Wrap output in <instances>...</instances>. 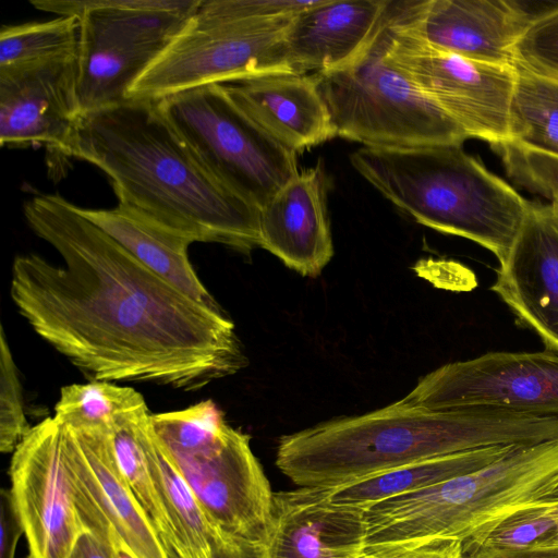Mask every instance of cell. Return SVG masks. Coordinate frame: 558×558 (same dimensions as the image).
Here are the masks:
<instances>
[{
  "mask_svg": "<svg viewBox=\"0 0 558 558\" xmlns=\"http://www.w3.org/2000/svg\"><path fill=\"white\" fill-rule=\"evenodd\" d=\"M147 408L131 387L90 380L61 387L54 417L72 429L111 428L123 417Z\"/></svg>",
  "mask_w": 558,
  "mask_h": 558,
  "instance_id": "484cf974",
  "label": "cell"
},
{
  "mask_svg": "<svg viewBox=\"0 0 558 558\" xmlns=\"http://www.w3.org/2000/svg\"><path fill=\"white\" fill-rule=\"evenodd\" d=\"M32 426L28 425L17 368L3 327L0 336V450L13 452Z\"/></svg>",
  "mask_w": 558,
  "mask_h": 558,
  "instance_id": "1f68e13d",
  "label": "cell"
},
{
  "mask_svg": "<svg viewBox=\"0 0 558 558\" xmlns=\"http://www.w3.org/2000/svg\"><path fill=\"white\" fill-rule=\"evenodd\" d=\"M81 116L76 53L0 69L1 146H45L68 157Z\"/></svg>",
  "mask_w": 558,
  "mask_h": 558,
  "instance_id": "9a60e30c",
  "label": "cell"
},
{
  "mask_svg": "<svg viewBox=\"0 0 558 558\" xmlns=\"http://www.w3.org/2000/svg\"><path fill=\"white\" fill-rule=\"evenodd\" d=\"M363 558H368V557L364 554Z\"/></svg>",
  "mask_w": 558,
  "mask_h": 558,
  "instance_id": "60d3db41",
  "label": "cell"
},
{
  "mask_svg": "<svg viewBox=\"0 0 558 558\" xmlns=\"http://www.w3.org/2000/svg\"><path fill=\"white\" fill-rule=\"evenodd\" d=\"M490 290L558 353V207L530 202Z\"/></svg>",
  "mask_w": 558,
  "mask_h": 558,
  "instance_id": "e0dca14e",
  "label": "cell"
},
{
  "mask_svg": "<svg viewBox=\"0 0 558 558\" xmlns=\"http://www.w3.org/2000/svg\"><path fill=\"white\" fill-rule=\"evenodd\" d=\"M225 87L260 128L296 154L336 137L313 74H267Z\"/></svg>",
  "mask_w": 558,
  "mask_h": 558,
  "instance_id": "44dd1931",
  "label": "cell"
},
{
  "mask_svg": "<svg viewBox=\"0 0 558 558\" xmlns=\"http://www.w3.org/2000/svg\"><path fill=\"white\" fill-rule=\"evenodd\" d=\"M143 442L150 473L168 518V541L183 558H210L226 536L216 530L183 478L165 445L155 433L150 415L143 428Z\"/></svg>",
  "mask_w": 558,
  "mask_h": 558,
  "instance_id": "603a6c76",
  "label": "cell"
},
{
  "mask_svg": "<svg viewBox=\"0 0 558 558\" xmlns=\"http://www.w3.org/2000/svg\"><path fill=\"white\" fill-rule=\"evenodd\" d=\"M387 53L469 138L490 146L511 141L515 65L475 61L434 48L402 27L396 1L389 9Z\"/></svg>",
  "mask_w": 558,
  "mask_h": 558,
  "instance_id": "30bf717a",
  "label": "cell"
},
{
  "mask_svg": "<svg viewBox=\"0 0 558 558\" xmlns=\"http://www.w3.org/2000/svg\"><path fill=\"white\" fill-rule=\"evenodd\" d=\"M157 105L203 167L258 209L300 171L298 154L260 128L225 85L189 89Z\"/></svg>",
  "mask_w": 558,
  "mask_h": 558,
  "instance_id": "9c48e42d",
  "label": "cell"
},
{
  "mask_svg": "<svg viewBox=\"0 0 558 558\" xmlns=\"http://www.w3.org/2000/svg\"><path fill=\"white\" fill-rule=\"evenodd\" d=\"M389 9L357 59L313 74L336 136L371 148L463 144L469 138L465 132L389 59Z\"/></svg>",
  "mask_w": 558,
  "mask_h": 558,
  "instance_id": "52a82bcc",
  "label": "cell"
},
{
  "mask_svg": "<svg viewBox=\"0 0 558 558\" xmlns=\"http://www.w3.org/2000/svg\"><path fill=\"white\" fill-rule=\"evenodd\" d=\"M515 68L510 142L558 156V81Z\"/></svg>",
  "mask_w": 558,
  "mask_h": 558,
  "instance_id": "d4e9b609",
  "label": "cell"
},
{
  "mask_svg": "<svg viewBox=\"0 0 558 558\" xmlns=\"http://www.w3.org/2000/svg\"><path fill=\"white\" fill-rule=\"evenodd\" d=\"M558 485V439L512 447L474 471L365 510V553L433 539L462 543Z\"/></svg>",
  "mask_w": 558,
  "mask_h": 558,
  "instance_id": "5b68a950",
  "label": "cell"
},
{
  "mask_svg": "<svg viewBox=\"0 0 558 558\" xmlns=\"http://www.w3.org/2000/svg\"><path fill=\"white\" fill-rule=\"evenodd\" d=\"M199 0H32L40 11L76 16L81 112L128 100V93L183 27Z\"/></svg>",
  "mask_w": 558,
  "mask_h": 558,
  "instance_id": "ba28073f",
  "label": "cell"
},
{
  "mask_svg": "<svg viewBox=\"0 0 558 558\" xmlns=\"http://www.w3.org/2000/svg\"><path fill=\"white\" fill-rule=\"evenodd\" d=\"M520 446V445H519ZM514 446H495L429 458L326 488L339 506L366 510L392 497L415 493L498 459Z\"/></svg>",
  "mask_w": 558,
  "mask_h": 558,
  "instance_id": "cb8c5ba5",
  "label": "cell"
},
{
  "mask_svg": "<svg viewBox=\"0 0 558 558\" xmlns=\"http://www.w3.org/2000/svg\"><path fill=\"white\" fill-rule=\"evenodd\" d=\"M78 36L80 21L76 16L3 25L0 31V69L75 54Z\"/></svg>",
  "mask_w": 558,
  "mask_h": 558,
  "instance_id": "83f0119b",
  "label": "cell"
},
{
  "mask_svg": "<svg viewBox=\"0 0 558 558\" xmlns=\"http://www.w3.org/2000/svg\"><path fill=\"white\" fill-rule=\"evenodd\" d=\"M314 0H199L183 27L128 93L159 101L211 84L293 73L286 35Z\"/></svg>",
  "mask_w": 558,
  "mask_h": 558,
  "instance_id": "8992f818",
  "label": "cell"
},
{
  "mask_svg": "<svg viewBox=\"0 0 558 558\" xmlns=\"http://www.w3.org/2000/svg\"><path fill=\"white\" fill-rule=\"evenodd\" d=\"M514 58L515 66L558 81V4L531 22L515 45Z\"/></svg>",
  "mask_w": 558,
  "mask_h": 558,
  "instance_id": "4dcf8cb0",
  "label": "cell"
},
{
  "mask_svg": "<svg viewBox=\"0 0 558 558\" xmlns=\"http://www.w3.org/2000/svg\"><path fill=\"white\" fill-rule=\"evenodd\" d=\"M556 502V524L553 532L537 546L529 550H538L558 554V498Z\"/></svg>",
  "mask_w": 558,
  "mask_h": 558,
  "instance_id": "74e56055",
  "label": "cell"
},
{
  "mask_svg": "<svg viewBox=\"0 0 558 558\" xmlns=\"http://www.w3.org/2000/svg\"><path fill=\"white\" fill-rule=\"evenodd\" d=\"M168 558H183L166 539H161ZM210 558H266L263 543L226 535L214 548Z\"/></svg>",
  "mask_w": 558,
  "mask_h": 558,
  "instance_id": "e575fe53",
  "label": "cell"
},
{
  "mask_svg": "<svg viewBox=\"0 0 558 558\" xmlns=\"http://www.w3.org/2000/svg\"><path fill=\"white\" fill-rule=\"evenodd\" d=\"M463 558H558V554L538 550L514 553L471 551L465 554L463 553Z\"/></svg>",
  "mask_w": 558,
  "mask_h": 558,
  "instance_id": "8d00e7d4",
  "label": "cell"
},
{
  "mask_svg": "<svg viewBox=\"0 0 558 558\" xmlns=\"http://www.w3.org/2000/svg\"><path fill=\"white\" fill-rule=\"evenodd\" d=\"M168 453L216 530L232 537L266 542L274 493L247 434L229 425L203 449Z\"/></svg>",
  "mask_w": 558,
  "mask_h": 558,
  "instance_id": "4fadbf2b",
  "label": "cell"
},
{
  "mask_svg": "<svg viewBox=\"0 0 558 558\" xmlns=\"http://www.w3.org/2000/svg\"><path fill=\"white\" fill-rule=\"evenodd\" d=\"M324 166L300 170L259 209L260 247L302 276L316 277L333 256Z\"/></svg>",
  "mask_w": 558,
  "mask_h": 558,
  "instance_id": "d6986e66",
  "label": "cell"
},
{
  "mask_svg": "<svg viewBox=\"0 0 558 558\" xmlns=\"http://www.w3.org/2000/svg\"><path fill=\"white\" fill-rule=\"evenodd\" d=\"M66 426L48 416L12 452L11 495L28 558H69L82 533L66 453Z\"/></svg>",
  "mask_w": 558,
  "mask_h": 558,
  "instance_id": "7c38bea8",
  "label": "cell"
},
{
  "mask_svg": "<svg viewBox=\"0 0 558 558\" xmlns=\"http://www.w3.org/2000/svg\"><path fill=\"white\" fill-rule=\"evenodd\" d=\"M69 558H113L112 551L93 535L82 532Z\"/></svg>",
  "mask_w": 558,
  "mask_h": 558,
  "instance_id": "d590c367",
  "label": "cell"
},
{
  "mask_svg": "<svg viewBox=\"0 0 558 558\" xmlns=\"http://www.w3.org/2000/svg\"><path fill=\"white\" fill-rule=\"evenodd\" d=\"M401 400L433 411L558 416V353L488 352L451 362L420 378Z\"/></svg>",
  "mask_w": 558,
  "mask_h": 558,
  "instance_id": "8fae6325",
  "label": "cell"
},
{
  "mask_svg": "<svg viewBox=\"0 0 558 558\" xmlns=\"http://www.w3.org/2000/svg\"><path fill=\"white\" fill-rule=\"evenodd\" d=\"M501 157L508 175L520 186L539 194L558 207V156L514 142L492 146Z\"/></svg>",
  "mask_w": 558,
  "mask_h": 558,
  "instance_id": "f546056e",
  "label": "cell"
},
{
  "mask_svg": "<svg viewBox=\"0 0 558 558\" xmlns=\"http://www.w3.org/2000/svg\"><path fill=\"white\" fill-rule=\"evenodd\" d=\"M66 429L68 461L82 532L111 551L125 547L135 558H168L160 536L119 471L110 430Z\"/></svg>",
  "mask_w": 558,
  "mask_h": 558,
  "instance_id": "5bb4252c",
  "label": "cell"
},
{
  "mask_svg": "<svg viewBox=\"0 0 558 558\" xmlns=\"http://www.w3.org/2000/svg\"><path fill=\"white\" fill-rule=\"evenodd\" d=\"M390 0H314L286 35L287 61L295 74H323L357 59L380 28Z\"/></svg>",
  "mask_w": 558,
  "mask_h": 558,
  "instance_id": "ffe728a7",
  "label": "cell"
},
{
  "mask_svg": "<svg viewBox=\"0 0 558 558\" xmlns=\"http://www.w3.org/2000/svg\"><path fill=\"white\" fill-rule=\"evenodd\" d=\"M113 558H135L125 547H120L112 551Z\"/></svg>",
  "mask_w": 558,
  "mask_h": 558,
  "instance_id": "f35d334b",
  "label": "cell"
},
{
  "mask_svg": "<svg viewBox=\"0 0 558 558\" xmlns=\"http://www.w3.org/2000/svg\"><path fill=\"white\" fill-rule=\"evenodd\" d=\"M365 511L339 506L326 488L274 493L266 558H363Z\"/></svg>",
  "mask_w": 558,
  "mask_h": 558,
  "instance_id": "ac0fdd59",
  "label": "cell"
},
{
  "mask_svg": "<svg viewBox=\"0 0 558 558\" xmlns=\"http://www.w3.org/2000/svg\"><path fill=\"white\" fill-rule=\"evenodd\" d=\"M78 208L149 270L195 301L221 307L189 259L193 240L120 204L110 209Z\"/></svg>",
  "mask_w": 558,
  "mask_h": 558,
  "instance_id": "7402d4cb",
  "label": "cell"
},
{
  "mask_svg": "<svg viewBox=\"0 0 558 558\" xmlns=\"http://www.w3.org/2000/svg\"><path fill=\"white\" fill-rule=\"evenodd\" d=\"M556 502L546 498L508 513L463 542V553H514L534 548L555 527Z\"/></svg>",
  "mask_w": 558,
  "mask_h": 558,
  "instance_id": "f1b7e54d",
  "label": "cell"
},
{
  "mask_svg": "<svg viewBox=\"0 0 558 558\" xmlns=\"http://www.w3.org/2000/svg\"><path fill=\"white\" fill-rule=\"evenodd\" d=\"M402 27L436 49L466 59L514 65L515 45L542 13L514 0L397 1Z\"/></svg>",
  "mask_w": 558,
  "mask_h": 558,
  "instance_id": "2e32d148",
  "label": "cell"
},
{
  "mask_svg": "<svg viewBox=\"0 0 558 558\" xmlns=\"http://www.w3.org/2000/svg\"><path fill=\"white\" fill-rule=\"evenodd\" d=\"M353 168L415 221L471 240L501 264L530 202L487 170L462 144L415 148L362 147Z\"/></svg>",
  "mask_w": 558,
  "mask_h": 558,
  "instance_id": "277c9868",
  "label": "cell"
},
{
  "mask_svg": "<svg viewBox=\"0 0 558 558\" xmlns=\"http://www.w3.org/2000/svg\"><path fill=\"white\" fill-rule=\"evenodd\" d=\"M24 529L10 489L0 495V558H15L16 547Z\"/></svg>",
  "mask_w": 558,
  "mask_h": 558,
  "instance_id": "836d02e7",
  "label": "cell"
},
{
  "mask_svg": "<svg viewBox=\"0 0 558 558\" xmlns=\"http://www.w3.org/2000/svg\"><path fill=\"white\" fill-rule=\"evenodd\" d=\"M68 158L99 168L120 205L193 242L218 243L243 254L260 247L259 209L203 167L157 101L130 98L83 113Z\"/></svg>",
  "mask_w": 558,
  "mask_h": 558,
  "instance_id": "7a4b0ae2",
  "label": "cell"
},
{
  "mask_svg": "<svg viewBox=\"0 0 558 558\" xmlns=\"http://www.w3.org/2000/svg\"><path fill=\"white\" fill-rule=\"evenodd\" d=\"M61 256L14 258L11 298L32 329L90 380L194 391L244 368L234 323L149 270L58 194L24 205Z\"/></svg>",
  "mask_w": 558,
  "mask_h": 558,
  "instance_id": "6da1fadb",
  "label": "cell"
},
{
  "mask_svg": "<svg viewBox=\"0 0 558 558\" xmlns=\"http://www.w3.org/2000/svg\"><path fill=\"white\" fill-rule=\"evenodd\" d=\"M558 439V416L433 411L402 400L280 438L276 465L298 487L331 488L416 461Z\"/></svg>",
  "mask_w": 558,
  "mask_h": 558,
  "instance_id": "3957f363",
  "label": "cell"
},
{
  "mask_svg": "<svg viewBox=\"0 0 558 558\" xmlns=\"http://www.w3.org/2000/svg\"><path fill=\"white\" fill-rule=\"evenodd\" d=\"M148 408L121 418L110 430L119 471L160 537H170L168 518L159 499L143 442Z\"/></svg>",
  "mask_w": 558,
  "mask_h": 558,
  "instance_id": "4316f807",
  "label": "cell"
},
{
  "mask_svg": "<svg viewBox=\"0 0 558 558\" xmlns=\"http://www.w3.org/2000/svg\"><path fill=\"white\" fill-rule=\"evenodd\" d=\"M548 498H558V485L555 487Z\"/></svg>",
  "mask_w": 558,
  "mask_h": 558,
  "instance_id": "ab89813d",
  "label": "cell"
},
{
  "mask_svg": "<svg viewBox=\"0 0 558 558\" xmlns=\"http://www.w3.org/2000/svg\"><path fill=\"white\" fill-rule=\"evenodd\" d=\"M365 555L368 558H463V543L459 539H433L414 546Z\"/></svg>",
  "mask_w": 558,
  "mask_h": 558,
  "instance_id": "d6a6232c",
  "label": "cell"
}]
</instances>
